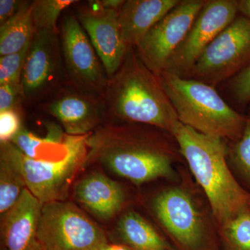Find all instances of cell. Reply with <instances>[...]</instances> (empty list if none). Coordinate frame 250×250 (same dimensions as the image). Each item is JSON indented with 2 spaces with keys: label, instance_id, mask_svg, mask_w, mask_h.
<instances>
[{
  "label": "cell",
  "instance_id": "obj_13",
  "mask_svg": "<svg viewBox=\"0 0 250 250\" xmlns=\"http://www.w3.org/2000/svg\"><path fill=\"white\" fill-rule=\"evenodd\" d=\"M75 14L98 53L108 79L119 70L129 47L122 36L119 11L106 9L100 1L78 5Z\"/></svg>",
  "mask_w": 250,
  "mask_h": 250
},
{
  "label": "cell",
  "instance_id": "obj_29",
  "mask_svg": "<svg viewBox=\"0 0 250 250\" xmlns=\"http://www.w3.org/2000/svg\"><path fill=\"white\" fill-rule=\"evenodd\" d=\"M27 2L22 0H0V25L18 14Z\"/></svg>",
  "mask_w": 250,
  "mask_h": 250
},
{
  "label": "cell",
  "instance_id": "obj_14",
  "mask_svg": "<svg viewBox=\"0 0 250 250\" xmlns=\"http://www.w3.org/2000/svg\"><path fill=\"white\" fill-rule=\"evenodd\" d=\"M46 109L57 118L70 136H86L106 116L103 98L73 89L62 90L47 104Z\"/></svg>",
  "mask_w": 250,
  "mask_h": 250
},
{
  "label": "cell",
  "instance_id": "obj_15",
  "mask_svg": "<svg viewBox=\"0 0 250 250\" xmlns=\"http://www.w3.org/2000/svg\"><path fill=\"white\" fill-rule=\"evenodd\" d=\"M42 208L41 202L26 188L3 214V238L8 250H42L38 238Z\"/></svg>",
  "mask_w": 250,
  "mask_h": 250
},
{
  "label": "cell",
  "instance_id": "obj_5",
  "mask_svg": "<svg viewBox=\"0 0 250 250\" xmlns=\"http://www.w3.org/2000/svg\"><path fill=\"white\" fill-rule=\"evenodd\" d=\"M88 135L75 136L67 134L68 153L59 161L31 159L11 142L0 143V151L9 156L17 166L24 179L26 188L43 205L49 202L64 201L75 175L86 164Z\"/></svg>",
  "mask_w": 250,
  "mask_h": 250
},
{
  "label": "cell",
  "instance_id": "obj_21",
  "mask_svg": "<svg viewBox=\"0 0 250 250\" xmlns=\"http://www.w3.org/2000/svg\"><path fill=\"white\" fill-rule=\"evenodd\" d=\"M26 188L21 171L5 153L0 151V213L7 212Z\"/></svg>",
  "mask_w": 250,
  "mask_h": 250
},
{
  "label": "cell",
  "instance_id": "obj_30",
  "mask_svg": "<svg viewBox=\"0 0 250 250\" xmlns=\"http://www.w3.org/2000/svg\"><path fill=\"white\" fill-rule=\"evenodd\" d=\"M125 1V0H100V4L104 9L120 11Z\"/></svg>",
  "mask_w": 250,
  "mask_h": 250
},
{
  "label": "cell",
  "instance_id": "obj_20",
  "mask_svg": "<svg viewBox=\"0 0 250 250\" xmlns=\"http://www.w3.org/2000/svg\"><path fill=\"white\" fill-rule=\"evenodd\" d=\"M32 1H28L18 14L0 25V56L14 54L31 43L36 33Z\"/></svg>",
  "mask_w": 250,
  "mask_h": 250
},
{
  "label": "cell",
  "instance_id": "obj_8",
  "mask_svg": "<svg viewBox=\"0 0 250 250\" xmlns=\"http://www.w3.org/2000/svg\"><path fill=\"white\" fill-rule=\"evenodd\" d=\"M250 65V20L238 16L205 49L184 78L216 86Z\"/></svg>",
  "mask_w": 250,
  "mask_h": 250
},
{
  "label": "cell",
  "instance_id": "obj_28",
  "mask_svg": "<svg viewBox=\"0 0 250 250\" xmlns=\"http://www.w3.org/2000/svg\"><path fill=\"white\" fill-rule=\"evenodd\" d=\"M21 99L22 96L21 84L0 85V111L18 108V104Z\"/></svg>",
  "mask_w": 250,
  "mask_h": 250
},
{
  "label": "cell",
  "instance_id": "obj_12",
  "mask_svg": "<svg viewBox=\"0 0 250 250\" xmlns=\"http://www.w3.org/2000/svg\"><path fill=\"white\" fill-rule=\"evenodd\" d=\"M207 0H181L156 23L136 46V52L151 70L159 75L180 45Z\"/></svg>",
  "mask_w": 250,
  "mask_h": 250
},
{
  "label": "cell",
  "instance_id": "obj_25",
  "mask_svg": "<svg viewBox=\"0 0 250 250\" xmlns=\"http://www.w3.org/2000/svg\"><path fill=\"white\" fill-rule=\"evenodd\" d=\"M30 44L16 53L0 57V85L21 84L23 67Z\"/></svg>",
  "mask_w": 250,
  "mask_h": 250
},
{
  "label": "cell",
  "instance_id": "obj_4",
  "mask_svg": "<svg viewBox=\"0 0 250 250\" xmlns=\"http://www.w3.org/2000/svg\"><path fill=\"white\" fill-rule=\"evenodd\" d=\"M159 77L181 123L207 136L241 139L248 116L233 109L215 87L166 72Z\"/></svg>",
  "mask_w": 250,
  "mask_h": 250
},
{
  "label": "cell",
  "instance_id": "obj_17",
  "mask_svg": "<svg viewBox=\"0 0 250 250\" xmlns=\"http://www.w3.org/2000/svg\"><path fill=\"white\" fill-rule=\"evenodd\" d=\"M74 194L77 201L103 220L114 216L125 201L121 186L99 172L90 174L79 182Z\"/></svg>",
  "mask_w": 250,
  "mask_h": 250
},
{
  "label": "cell",
  "instance_id": "obj_19",
  "mask_svg": "<svg viewBox=\"0 0 250 250\" xmlns=\"http://www.w3.org/2000/svg\"><path fill=\"white\" fill-rule=\"evenodd\" d=\"M67 134H54L49 137H39L24 129L20 131L11 143L27 157L42 161H56L63 159L68 153Z\"/></svg>",
  "mask_w": 250,
  "mask_h": 250
},
{
  "label": "cell",
  "instance_id": "obj_7",
  "mask_svg": "<svg viewBox=\"0 0 250 250\" xmlns=\"http://www.w3.org/2000/svg\"><path fill=\"white\" fill-rule=\"evenodd\" d=\"M153 209L176 250H217L205 215L186 190L166 189L156 195Z\"/></svg>",
  "mask_w": 250,
  "mask_h": 250
},
{
  "label": "cell",
  "instance_id": "obj_2",
  "mask_svg": "<svg viewBox=\"0 0 250 250\" xmlns=\"http://www.w3.org/2000/svg\"><path fill=\"white\" fill-rule=\"evenodd\" d=\"M103 99L106 116L125 123L149 125L172 134L179 122L159 75L135 47L128 49L119 70L108 79Z\"/></svg>",
  "mask_w": 250,
  "mask_h": 250
},
{
  "label": "cell",
  "instance_id": "obj_1",
  "mask_svg": "<svg viewBox=\"0 0 250 250\" xmlns=\"http://www.w3.org/2000/svg\"><path fill=\"white\" fill-rule=\"evenodd\" d=\"M136 123L105 125L88 135L87 162L97 161L136 184L173 177L174 152L160 134Z\"/></svg>",
  "mask_w": 250,
  "mask_h": 250
},
{
  "label": "cell",
  "instance_id": "obj_22",
  "mask_svg": "<svg viewBox=\"0 0 250 250\" xmlns=\"http://www.w3.org/2000/svg\"><path fill=\"white\" fill-rule=\"evenodd\" d=\"M226 250H250V207L220 225L219 230Z\"/></svg>",
  "mask_w": 250,
  "mask_h": 250
},
{
  "label": "cell",
  "instance_id": "obj_10",
  "mask_svg": "<svg viewBox=\"0 0 250 250\" xmlns=\"http://www.w3.org/2000/svg\"><path fill=\"white\" fill-rule=\"evenodd\" d=\"M66 82L58 28L34 34L21 76L22 100L39 101L59 90Z\"/></svg>",
  "mask_w": 250,
  "mask_h": 250
},
{
  "label": "cell",
  "instance_id": "obj_24",
  "mask_svg": "<svg viewBox=\"0 0 250 250\" xmlns=\"http://www.w3.org/2000/svg\"><path fill=\"white\" fill-rule=\"evenodd\" d=\"M228 154L242 178L250 187V116L241 139L235 141Z\"/></svg>",
  "mask_w": 250,
  "mask_h": 250
},
{
  "label": "cell",
  "instance_id": "obj_9",
  "mask_svg": "<svg viewBox=\"0 0 250 250\" xmlns=\"http://www.w3.org/2000/svg\"><path fill=\"white\" fill-rule=\"evenodd\" d=\"M65 77L73 89L103 98L108 77L89 37L75 15L62 17L60 31Z\"/></svg>",
  "mask_w": 250,
  "mask_h": 250
},
{
  "label": "cell",
  "instance_id": "obj_18",
  "mask_svg": "<svg viewBox=\"0 0 250 250\" xmlns=\"http://www.w3.org/2000/svg\"><path fill=\"white\" fill-rule=\"evenodd\" d=\"M118 229L122 239L133 250H176L136 212L123 215Z\"/></svg>",
  "mask_w": 250,
  "mask_h": 250
},
{
  "label": "cell",
  "instance_id": "obj_16",
  "mask_svg": "<svg viewBox=\"0 0 250 250\" xmlns=\"http://www.w3.org/2000/svg\"><path fill=\"white\" fill-rule=\"evenodd\" d=\"M181 0H126L119 11L122 36L128 47H136L148 31Z\"/></svg>",
  "mask_w": 250,
  "mask_h": 250
},
{
  "label": "cell",
  "instance_id": "obj_23",
  "mask_svg": "<svg viewBox=\"0 0 250 250\" xmlns=\"http://www.w3.org/2000/svg\"><path fill=\"white\" fill-rule=\"evenodd\" d=\"M77 1L75 0L33 1L31 9L36 32L48 28H57V21L62 11Z\"/></svg>",
  "mask_w": 250,
  "mask_h": 250
},
{
  "label": "cell",
  "instance_id": "obj_27",
  "mask_svg": "<svg viewBox=\"0 0 250 250\" xmlns=\"http://www.w3.org/2000/svg\"><path fill=\"white\" fill-rule=\"evenodd\" d=\"M229 89L240 105L246 106L250 103V65L230 80Z\"/></svg>",
  "mask_w": 250,
  "mask_h": 250
},
{
  "label": "cell",
  "instance_id": "obj_26",
  "mask_svg": "<svg viewBox=\"0 0 250 250\" xmlns=\"http://www.w3.org/2000/svg\"><path fill=\"white\" fill-rule=\"evenodd\" d=\"M22 128L18 108L0 111V143L11 142Z\"/></svg>",
  "mask_w": 250,
  "mask_h": 250
},
{
  "label": "cell",
  "instance_id": "obj_3",
  "mask_svg": "<svg viewBox=\"0 0 250 250\" xmlns=\"http://www.w3.org/2000/svg\"><path fill=\"white\" fill-rule=\"evenodd\" d=\"M172 135L219 225L250 207V192L238 184L227 164L229 149L223 139L202 134L180 122Z\"/></svg>",
  "mask_w": 250,
  "mask_h": 250
},
{
  "label": "cell",
  "instance_id": "obj_6",
  "mask_svg": "<svg viewBox=\"0 0 250 250\" xmlns=\"http://www.w3.org/2000/svg\"><path fill=\"white\" fill-rule=\"evenodd\" d=\"M38 238L42 250H100L107 246L105 233L72 202L42 205Z\"/></svg>",
  "mask_w": 250,
  "mask_h": 250
},
{
  "label": "cell",
  "instance_id": "obj_31",
  "mask_svg": "<svg viewBox=\"0 0 250 250\" xmlns=\"http://www.w3.org/2000/svg\"><path fill=\"white\" fill-rule=\"evenodd\" d=\"M238 10L243 16L250 20V0L238 1Z\"/></svg>",
  "mask_w": 250,
  "mask_h": 250
},
{
  "label": "cell",
  "instance_id": "obj_11",
  "mask_svg": "<svg viewBox=\"0 0 250 250\" xmlns=\"http://www.w3.org/2000/svg\"><path fill=\"white\" fill-rule=\"evenodd\" d=\"M238 12L236 0L207 1L164 72L187 77L205 49L235 21Z\"/></svg>",
  "mask_w": 250,
  "mask_h": 250
},
{
  "label": "cell",
  "instance_id": "obj_32",
  "mask_svg": "<svg viewBox=\"0 0 250 250\" xmlns=\"http://www.w3.org/2000/svg\"><path fill=\"white\" fill-rule=\"evenodd\" d=\"M100 250H133L126 248V247L122 246H116V245H112V246H106L104 247Z\"/></svg>",
  "mask_w": 250,
  "mask_h": 250
}]
</instances>
